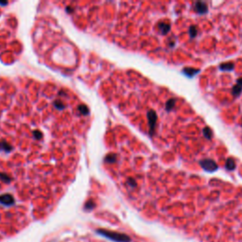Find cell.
<instances>
[{"label":"cell","instance_id":"cell-1","mask_svg":"<svg viewBox=\"0 0 242 242\" xmlns=\"http://www.w3.org/2000/svg\"><path fill=\"white\" fill-rule=\"evenodd\" d=\"M98 234H99L102 237H105L111 240L116 241V242H130L131 238H130L127 235L120 234V233H116V232H111V231H106V230H98Z\"/></svg>","mask_w":242,"mask_h":242},{"label":"cell","instance_id":"cell-2","mask_svg":"<svg viewBox=\"0 0 242 242\" xmlns=\"http://www.w3.org/2000/svg\"><path fill=\"white\" fill-rule=\"evenodd\" d=\"M201 165L202 166V168L207 170V171H214L218 168L217 165L215 164V162H213L212 160H204L201 162Z\"/></svg>","mask_w":242,"mask_h":242},{"label":"cell","instance_id":"cell-3","mask_svg":"<svg viewBox=\"0 0 242 242\" xmlns=\"http://www.w3.org/2000/svg\"><path fill=\"white\" fill-rule=\"evenodd\" d=\"M195 9L199 13H204L207 12V5L204 2H197L195 4Z\"/></svg>","mask_w":242,"mask_h":242},{"label":"cell","instance_id":"cell-4","mask_svg":"<svg viewBox=\"0 0 242 242\" xmlns=\"http://www.w3.org/2000/svg\"><path fill=\"white\" fill-rule=\"evenodd\" d=\"M158 27H159V30L162 34H167L170 29V25L167 24V23H160Z\"/></svg>","mask_w":242,"mask_h":242},{"label":"cell","instance_id":"cell-5","mask_svg":"<svg viewBox=\"0 0 242 242\" xmlns=\"http://www.w3.org/2000/svg\"><path fill=\"white\" fill-rule=\"evenodd\" d=\"M184 72L187 75V76H190V77H192L194 74L198 73L199 70H197V69H192V68H185Z\"/></svg>","mask_w":242,"mask_h":242},{"label":"cell","instance_id":"cell-6","mask_svg":"<svg viewBox=\"0 0 242 242\" xmlns=\"http://www.w3.org/2000/svg\"><path fill=\"white\" fill-rule=\"evenodd\" d=\"M226 168H227L229 170H233V169L235 168V162L233 161L232 159H228L227 164H226Z\"/></svg>","mask_w":242,"mask_h":242},{"label":"cell","instance_id":"cell-7","mask_svg":"<svg viewBox=\"0 0 242 242\" xmlns=\"http://www.w3.org/2000/svg\"><path fill=\"white\" fill-rule=\"evenodd\" d=\"M174 104H175V100L174 99H170L168 102V104H167V109L168 111H170L172 108L174 107Z\"/></svg>","mask_w":242,"mask_h":242},{"label":"cell","instance_id":"cell-8","mask_svg":"<svg viewBox=\"0 0 242 242\" xmlns=\"http://www.w3.org/2000/svg\"><path fill=\"white\" fill-rule=\"evenodd\" d=\"M203 133H204V136H206L208 139H209V138H211V136H212V133H211L209 128H205L204 131H203Z\"/></svg>","mask_w":242,"mask_h":242},{"label":"cell","instance_id":"cell-9","mask_svg":"<svg viewBox=\"0 0 242 242\" xmlns=\"http://www.w3.org/2000/svg\"><path fill=\"white\" fill-rule=\"evenodd\" d=\"M221 69H223V70H231V69L233 68V64H222L220 66Z\"/></svg>","mask_w":242,"mask_h":242},{"label":"cell","instance_id":"cell-10","mask_svg":"<svg viewBox=\"0 0 242 242\" xmlns=\"http://www.w3.org/2000/svg\"><path fill=\"white\" fill-rule=\"evenodd\" d=\"M241 90H242L241 86H239L237 84V86H235V87H234V94L236 95V96H238V95L240 94V92H241Z\"/></svg>","mask_w":242,"mask_h":242},{"label":"cell","instance_id":"cell-11","mask_svg":"<svg viewBox=\"0 0 242 242\" xmlns=\"http://www.w3.org/2000/svg\"><path fill=\"white\" fill-rule=\"evenodd\" d=\"M196 33H197V30H196V28L195 27H191V28H190V35H191V37H194L196 35Z\"/></svg>","mask_w":242,"mask_h":242},{"label":"cell","instance_id":"cell-12","mask_svg":"<svg viewBox=\"0 0 242 242\" xmlns=\"http://www.w3.org/2000/svg\"><path fill=\"white\" fill-rule=\"evenodd\" d=\"M237 82H238V85H239V86H242V79L238 80V81H237Z\"/></svg>","mask_w":242,"mask_h":242}]
</instances>
